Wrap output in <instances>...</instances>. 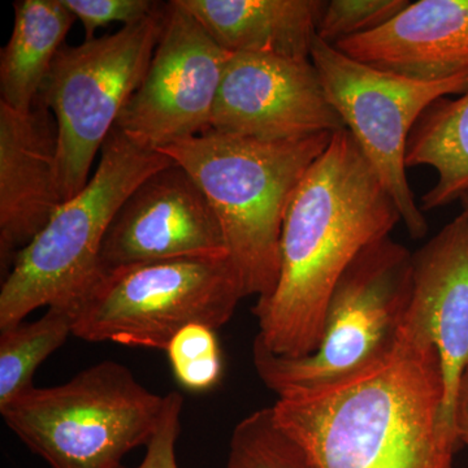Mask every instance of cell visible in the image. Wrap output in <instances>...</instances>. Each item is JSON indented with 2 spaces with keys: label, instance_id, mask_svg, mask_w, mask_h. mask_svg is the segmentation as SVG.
I'll list each match as a JSON object with an SVG mask.
<instances>
[{
  "label": "cell",
  "instance_id": "6da1fadb",
  "mask_svg": "<svg viewBox=\"0 0 468 468\" xmlns=\"http://www.w3.org/2000/svg\"><path fill=\"white\" fill-rule=\"evenodd\" d=\"M401 214L347 129L332 135L295 192L275 291L257 301V340L277 356L318 349L326 306L356 257L389 237Z\"/></svg>",
  "mask_w": 468,
  "mask_h": 468
},
{
  "label": "cell",
  "instance_id": "7a4b0ae2",
  "mask_svg": "<svg viewBox=\"0 0 468 468\" xmlns=\"http://www.w3.org/2000/svg\"><path fill=\"white\" fill-rule=\"evenodd\" d=\"M443 401L437 350L399 334L367 368L279 397L272 409L320 468H452L460 440Z\"/></svg>",
  "mask_w": 468,
  "mask_h": 468
},
{
  "label": "cell",
  "instance_id": "3957f363",
  "mask_svg": "<svg viewBox=\"0 0 468 468\" xmlns=\"http://www.w3.org/2000/svg\"><path fill=\"white\" fill-rule=\"evenodd\" d=\"M332 135L264 143L209 129L162 150L189 172L207 197L243 297L266 300L275 291L286 214Z\"/></svg>",
  "mask_w": 468,
  "mask_h": 468
},
{
  "label": "cell",
  "instance_id": "277c9868",
  "mask_svg": "<svg viewBox=\"0 0 468 468\" xmlns=\"http://www.w3.org/2000/svg\"><path fill=\"white\" fill-rule=\"evenodd\" d=\"M172 163L115 126L88 185L15 258L0 289V329L43 306H69L100 271L104 237L122 203L144 178Z\"/></svg>",
  "mask_w": 468,
  "mask_h": 468
},
{
  "label": "cell",
  "instance_id": "5b68a950",
  "mask_svg": "<svg viewBox=\"0 0 468 468\" xmlns=\"http://www.w3.org/2000/svg\"><path fill=\"white\" fill-rule=\"evenodd\" d=\"M165 402L124 365L103 360L67 383L32 388L0 414L51 468H122L153 439Z\"/></svg>",
  "mask_w": 468,
  "mask_h": 468
},
{
  "label": "cell",
  "instance_id": "8992f818",
  "mask_svg": "<svg viewBox=\"0 0 468 468\" xmlns=\"http://www.w3.org/2000/svg\"><path fill=\"white\" fill-rule=\"evenodd\" d=\"M243 298L229 255H220L98 271L68 307L81 340L165 351L186 325H226Z\"/></svg>",
  "mask_w": 468,
  "mask_h": 468
},
{
  "label": "cell",
  "instance_id": "52a82bcc",
  "mask_svg": "<svg viewBox=\"0 0 468 468\" xmlns=\"http://www.w3.org/2000/svg\"><path fill=\"white\" fill-rule=\"evenodd\" d=\"M412 294V254L385 237L350 264L326 306L318 349L277 356L255 338L252 360L268 389L284 397L349 378L393 349Z\"/></svg>",
  "mask_w": 468,
  "mask_h": 468
},
{
  "label": "cell",
  "instance_id": "ba28073f",
  "mask_svg": "<svg viewBox=\"0 0 468 468\" xmlns=\"http://www.w3.org/2000/svg\"><path fill=\"white\" fill-rule=\"evenodd\" d=\"M165 3L149 17L79 46H63L38 95L58 126L64 202L90 181L92 163L143 84L165 24Z\"/></svg>",
  "mask_w": 468,
  "mask_h": 468
},
{
  "label": "cell",
  "instance_id": "9c48e42d",
  "mask_svg": "<svg viewBox=\"0 0 468 468\" xmlns=\"http://www.w3.org/2000/svg\"><path fill=\"white\" fill-rule=\"evenodd\" d=\"M311 60L329 103L392 197L403 226L412 239H423L428 232L426 217L406 175L410 134L433 101L468 90V70L421 81L356 60L318 37Z\"/></svg>",
  "mask_w": 468,
  "mask_h": 468
},
{
  "label": "cell",
  "instance_id": "30bf717a",
  "mask_svg": "<svg viewBox=\"0 0 468 468\" xmlns=\"http://www.w3.org/2000/svg\"><path fill=\"white\" fill-rule=\"evenodd\" d=\"M229 58L178 0L165 3L149 69L116 128L158 151L206 133Z\"/></svg>",
  "mask_w": 468,
  "mask_h": 468
},
{
  "label": "cell",
  "instance_id": "8fae6325",
  "mask_svg": "<svg viewBox=\"0 0 468 468\" xmlns=\"http://www.w3.org/2000/svg\"><path fill=\"white\" fill-rule=\"evenodd\" d=\"M211 129L264 143H285L346 128L329 103L311 58L230 54Z\"/></svg>",
  "mask_w": 468,
  "mask_h": 468
},
{
  "label": "cell",
  "instance_id": "7c38bea8",
  "mask_svg": "<svg viewBox=\"0 0 468 468\" xmlns=\"http://www.w3.org/2000/svg\"><path fill=\"white\" fill-rule=\"evenodd\" d=\"M228 255L207 197L172 163L144 178L125 199L104 237L100 271L186 258Z\"/></svg>",
  "mask_w": 468,
  "mask_h": 468
},
{
  "label": "cell",
  "instance_id": "4fadbf2b",
  "mask_svg": "<svg viewBox=\"0 0 468 468\" xmlns=\"http://www.w3.org/2000/svg\"><path fill=\"white\" fill-rule=\"evenodd\" d=\"M399 334L437 350L445 384L443 421L457 436L455 396L468 365V218L463 212L412 254L411 301Z\"/></svg>",
  "mask_w": 468,
  "mask_h": 468
},
{
  "label": "cell",
  "instance_id": "5bb4252c",
  "mask_svg": "<svg viewBox=\"0 0 468 468\" xmlns=\"http://www.w3.org/2000/svg\"><path fill=\"white\" fill-rule=\"evenodd\" d=\"M58 177V126L36 101L15 111L0 103V270L7 276L18 252L63 205Z\"/></svg>",
  "mask_w": 468,
  "mask_h": 468
},
{
  "label": "cell",
  "instance_id": "9a60e30c",
  "mask_svg": "<svg viewBox=\"0 0 468 468\" xmlns=\"http://www.w3.org/2000/svg\"><path fill=\"white\" fill-rule=\"evenodd\" d=\"M335 48L396 75L448 79L468 70V0L410 2L385 26Z\"/></svg>",
  "mask_w": 468,
  "mask_h": 468
},
{
  "label": "cell",
  "instance_id": "2e32d148",
  "mask_svg": "<svg viewBox=\"0 0 468 468\" xmlns=\"http://www.w3.org/2000/svg\"><path fill=\"white\" fill-rule=\"evenodd\" d=\"M230 54L311 58L322 0H178Z\"/></svg>",
  "mask_w": 468,
  "mask_h": 468
},
{
  "label": "cell",
  "instance_id": "e0dca14e",
  "mask_svg": "<svg viewBox=\"0 0 468 468\" xmlns=\"http://www.w3.org/2000/svg\"><path fill=\"white\" fill-rule=\"evenodd\" d=\"M14 9L11 37L0 54V103L29 111L76 17L61 0H20Z\"/></svg>",
  "mask_w": 468,
  "mask_h": 468
},
{
  "label": "cell",
  "instance_id": "ac0fdd59",
  "mask_svg": "<svg viewBox=\"0 0 468 468\" xmlns=\"http://www.w3.org/2000/svg\"><path fill=\"white\" fill-rule=\"evenodd\" d=\"M427 165L437 183L421 197V211L446 207L468 193V90L433 101L410 134L406 167Z\"/></svg>",
  "mask_w": 468,
  "mask_h": 468
},
{
  "label": "cell",
  "instance_id": "d6986e66",
  "mask_svg": "<svg viewBox=\"0 0 468 468\" xmlns=\"http://www.w3.org/2000/svg\"><path fill=\"white\" fill-rule=\"evenodd\" d=\"M73 335L68 306H51L41 318L0 329V411L34 388L33 377Z\"/></svg>",
  "mask_w": 468,
  "mask_h": 468
},
{
  "label": "cell",
  "instance_id": "ffe728a7",
  "mask_svg": "<svg viewBox=\"0 0 468 468\" xmlns=\"http://www.w3.org/2000/svg\"><path fill=\"white\" fill-rule=\"evenodd\" d=\"M227 468H320L309 452L277 423L272 408L243 418L230 437Z\"/></svg>",
  "mask_w": 468,
  "mask_h": 468
},
{
  "label": "cell",
  "instance_id": "44dd1931",
  "mask_svg": "<svg viewBox=\"0 0 468 468\" xmlns=\"http://www.w3.org/2000/svg\"><path fill=\"white\" fill-rule=\"evenodd\" d=\"M165 353L176 380L190 392H207L223 377L217 331L207 325L185 326L169 341Z\"/></svg>",
  "mask_w": 468,
  "mask_h": 468
},
{
  "label": "cell",
  "instance_id": "7402d4cb",
  "mask_svg": "<svg viewBox=\"0 0 468 468\" xmlns=\"http://www.w3.org/2000/svg\"><path fill=\"white\" fill-rule=\"evenodd\" d=\"M410 5L409 0H331L325 2L316 27L320 41L335 46L374 32Z\"/></svg>",
  "mask_w": 468,
  "mask_h": 468
},
{
  "label": "cell",
  "instance_id": "603a6c76",
  "mask_svg": "<svg viewBox=\"0 0 468 468\" xmlns=\"http://www.w3.org/2000/svg\"><path fill=\"white\" fill-rule=\"evenodd\" d=\"M84 27L86 41L111 23L133 26L149 17L162 3L150 0H61Z\"/></svg>",
  "mask_w": 468,
  "mask_h": 468
},
{
  "label": "cell",
  "instance_id": "cb8c5ba5",
  "mask_svg": "<svg viewBox=\"0 0 468 468\" xmlns=\"http://www.w3.org/2000/svg\"><path fill=\"white\" fill-rule=\"evenodd\" d=\"M183 408L184 399L180 393L165 394V410L158 430L147 443L144 461L135 468H178L176 443L181 432Z\"/></svg>",
  "mask_w": 468,
  "mask_h": 468
},
{
  "label": "cell",
  "instance_id": "d4e9b609",
  "mask_svg": "<svg viewBox=\"0 0 468 468\" xmlns=\"http://www.w3.org/2000/svg\"><path fill=\"white\" fill-rule=\"evenodd\" d=\"M454 428L460 442L468 446V365L462 372L455 396Z\"/></svg>",
  "mask_w": 468,
  "mask_h": 468
},
{
  "label": "cell",
  "instance_id": "484cf974",
  "mask_svg": "<svg viewBox=\"0 0 468 468\" xmlns=\"http://www.w3.org/2000/svg\"><path fill=\"white\" fill-rule=\"evenodd\" d=\"M461 205H462V208H463V214L466 215V217L468 218V193L467 194H464L463 197H462L461 198Z\"/></svg>",
  "mask_w": 468,
  "mask_h": 468
}]
</instances>
